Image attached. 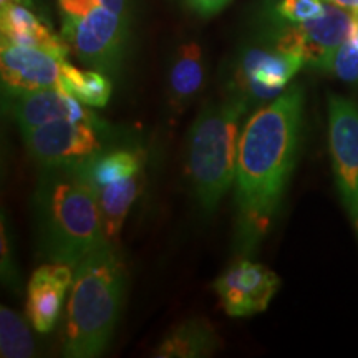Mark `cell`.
<instances>
[{
    "mask_svg": "<svg viewBox=\"0 0 358 358\" xmlns=\"http://www.w3.org/2000/svg\"><path fill=\"white\" fill-rule=\"evenodd\" d=\"M302 115L303 90L295 85L257 110L241 131L234 176L241 256L256 252L272 227L297 161Z\"/></svg>",
    "mask_w": 358,
    "mask_h": 358,
    "instance_id": "6da1fadb",
    "label": "cell"
},
{
    "mask_svg": "<svg viewBox=\"0 0 358 358\" xmlns=\"http://www.w3.org/2000/svg\"><path fill=\"white\" fill-rule=\"evenodd\" d=\"M34 222L48 262L75 267L110 243L88 161L42 166L34 192Z\"/></svg>",
    "mask_w": 358,
    "mask_h": 358,
    "instance_id": "7a4b0ae2",
    "label": "cell"
},
{
    "mask_svg": "<svg viewBox=\"0 0 358 358\" xmlns=\"http://www.w3.org/2000/svg\"><path fill=\"white\" fill-rule=\"evenodd\" d=\"M123 294L124 271L111 243L75 266L66 306L65 357L93 358L105 352L122 310Z\"/></svg>",
    "mask_w": 358,
    "mask_h": 358,
    "instance_id": "3957f363",
    "label": "cell"
},
{
    "mask_svg": "<svg viewBox=\"0 0 358 358\" xmlns=\"http://www.w3.org/2000/svg\"><path fill=\"white\" fill-rule=\"evenodd\" d=\"M248 105L241 96L232 95L206 106L192 124L187 171L196 198L206 211H214L234 185L241 118Z\"/></svg>",
    "mask_w": 358,
    "mask_h": 358,
    "instance_id": "277c9868",
    "label": "cell"
},
{
    "mask_svg": "<svg viewBox=\"0 0 358 358\" xmlns=\"http://www.w3.org/2000/svg\"><path fill=\"white\" fill-rule=\"evenodd\" d=\"M103 123L60 120L42 127L24 129L29 153L40 166L87 163L105 151Z\"/></svg>",
    "mask_w": 358,
    "mask_h": 358,
    "instance_id": "5b68a950",
    "label": "cell"
},
{
    "mask_svg": "<svg viewBox=\"0 0 358 358\" xmlns=\"http://www.w3.org/2000/svg\"><path fill=\"white\" fill-rule=\"evenodd\" d=\"M62 37L83 64L111 71L122 55L124 17L106 7H95L78 17H64Z\"/></svg>",
    "mask_w": 358,
    "mask_h": 358,
    "instance_id": "8992f818",
    "label": "cell"
},
{
    "mask_svg": "<svg viewBox=\"0 0 358 358\" xmlns=\"http://www.w3.org/2000/svg\"><path fill=\"white\" fill-rule=\"evenodd\" d=\"M329 146L340 198L358 237V101L330 96Z\"/></svg>",
    "mask_w": 358,
    "mask_h": 358,
    "instance_id": "52a82bcc",
    "label": "cell"
},
{
    "mask_svg": "<svg viewBox=\"0 0 358 358\" xmlns=\"http://www.w3.org/2000/svg\"><path fill=\"white\" fill-rule=\"evenodd\" d=\"M357 15L327 2L325 12L317 19L289 24L277 38V47L297 53L303 65L324 70L334 52L350 37Z\"/></svg>",
    "mask_w": 358,
    "mask_h": 358,
    "instance_id": "ba28073f",
    "label": "cell"
},
{
    "mask_svg": "<svg viewBox=\"0 0 358 358\" xmlns=\"http://www.w3.org/2000/svg\"><path fill=\"white\" fill-rule=\"evenodd\" d=\"M303 66L297 53L274 48H249L234 73V95L245 101H272L289 87Z\"/></svg>",
    "mask_w": 358,
    "mask_h": 358,
    "instance_id": "9c48e42d",
    "label": "cell"
},
{
    "mask_svg": "<svg viewBox=\"0 0 358 358\" xmlns=\"http://www.w3.org/2000/svg\"><path fill=\"white\" fill-rule=\"evenodd\" d=\"M279 287L275 272L249 257L236 261L214 284L224 310L231 317L264 312Z\"/></svg>",
    "mask_w": 358,
    "mask_h": 358,
    "instance_id": "30bf717a",
    "label": "cell"
},
{
    "mask_svg": "<svg viewBox=\"0 0 358 358\" xmlns=\"http://www.w3.org/2000/svg\"><path fill=\"white\" fill-rule=\"evenodd\" d=\"M69 60L35 47L2 42L0 70L3 93H24L43 88H64Z\"/></svg>",
    "mask_w": 358,
    "mask_h": 358,
    "instance_id": "8fae6325",
    "label": "cell"
},
{
    "mask_svg": "<svg viewBox=\"0 0 358 358\" xmlns=\"http://www.w3.org/2000/svg\"><path fill=\"white\" fill-rule=\"evenodd\" d=\"M3 105L8 115L24 129L71 120V122L101 123V120L82 101L64 88H43L24 93H3Z\"/></svg>",
    "mask_w": 358,
    "mask_h": 358,
    "instance_id": "7c38bea8",
    "label": "cell"
},
{
    "mask_svg": "<svg viewBox=\"0 0 358 358\" xmlns=\"http://www.w3.org/2000/svg\"><path fill=\"white\" fill-rule=\"evenodd\" d=\"M75 267L64 262L43 264L30 277L27 289V317L37 332L47 334L57 325L66 290L71 287Z\"/></svg>",
    "mask_w": 358,
    "mask_h": 358,
    "instance_id": "4fadbf2b",
    "label": "cell"
},
{
    "mask_svg": "<svg viewBox=\"0 0 358 358\" xmlns=\"http://www.w3.org/2000/svg\"><path fill=\"white\" fill-rule=\"evenodd\" d=\"M0 29L2 42L42 48L58 57H69L70 47L65 38L53 32L27 3L12 2L0 6Z\"/></svg>",
    "mask_w": 358,
    "mask_h": 358,
    "instance_id": "5bb4252c",
    "label": "cell"
},
{
    "mask_svg": "<svg viewBox=\"0 0 358 358\" xmlns=\"http://www.w3.org/2000/svg\"><path fill=\"white\" fill-rule=\"evenodd\" d=\"M204 82L203 50L196 42H187L178 48L168 78V98L174 111L181 113L198 95Z\"/></svg>",
    "mask_w": 358,
    "mask_h": 358,
    "instance_id": "9a60e30c",
    "label": "cell"
},
{
    "mask_svg": "<svg viewBox=\"0 0 358 358\" xmlns=\"http://www.w3.org/2000/svg\"><path fill=\"white\" fill-rule=\"evenodd\" d=\"M143 171L110 185L96 187L105 234L111 244L118 239L123 222L138 196L141 194Z\"/></svg>",
    "mask_w": 358,
    "mask_h": 358,
    "instance_id": "2e32d148",
    "label": "cell"
},
{
    "mask_svg": "<svg viewBox=\"0 0 358 358\" xmlns=\"http://www.w3.org/2000/svg\"><path fill=\"white\" fill-rule=\"evenodd\" d=\"M219 345L217 335L206 320L192 319L178 325L156 348L158 358L209 357Z\"/></svg>",
    "mask_w": 358,
    "mask_h": 358,
    "instance_id": "e0dca14e",
    "label": "cell"
},
{
    "mask_svg": "<svg viewBox=\"0 0 358 358\" xmlns=\"http://www.w3.org/2000/svg\"><path fill=\"white\" fill-rule=\"evenodd\" d=\"M143 153L138 148H115L88 161V171L96 187L143 171Z\"/></svg>",
    "mask_w": 358,
    "mask_h": 358,
    "instance_id": "ac0fdd59",
    "label": "cell"
},
{
    "mask_svg": "<svg viewBox=\"0 0 358 358\" xmlns=\"http://www.w3.org/2000/svg\"><path fill=\"white\" fill-rule=\"evenodd\" d=\"M64 90L90 108H103L110 100L113 85L100 70H80L70 64L64 77Z\"/></svg>",
    "mask_w": 358,
    "mask_h": 358,
    "instance_id": "d6986e66",
    "label": "cell"
},
{
    "mask_svg": "<svg viewBox=\"0 0 358 358\" xmlns=\"http://www.w3.org/2000/svg\"><path fill=\"white\" fill-rule=\"evenodd\" d=\"M34 353V335L25 320L12 308H0V355L3 358H29Z\"/></svg>",
    "mask_w": 358,
    "mask_h": 358,
    "instance_id": "ffe728a7",
    "label": "cell"
},
{
    "mask_svg": "<svg viewBox=\"0 0 358 358\" xmlns=\"http://www.w3.org/2000/svg\"><path fill=\"white\" fill-rule=\"evenodd\" d=\"M324 71L335 75L347 83L358 82V17L350 37L334 52L324 66Z\"/></svg>",
    "mask_w": 358,
    "mask_h": 358,
    "instance_id": "44dd1931",
    "label": "cell"
},
{
    "mask_svg": "<svg viewBox=\"0 0 358 358\" xmlns=\"http://www.w3.org/2000/svg\"><path fill=\"white\" fill-rule=\"evenodd\" d=\"M325 8L327 0H279L275 13L287 24H302L320 17Z\"/></svg>",
    "mask_w": 358,
    "mask_h": 358,
    "instance_id": "7402d4cb",
    "label": "cell"
},
{
    "mask_svg": "<svg viewBox=\"0 0 358 358\" xmlns=\"http://www.w3.org/2000/svg\"><path fill=\"white\" fill-rule=\"evenodd\" d=\"M62 17H78L83 15L95 7H106L124 17L127 0H58Z\"/></svg>",
    "mask_w": 358,
    "mask_h": 358,
    "instance_id": "603a6c76",
    "label": "cell"
},
{
    "mask_svg": "<svg viewBox=\"0 0 358 358\" xmlns=\"http://www.w3.org/2000/svg\"><path fill=\"white\" fill-rule=\"evenodd\" d=\"M2 261H0V268H2V280L8 287H19V275H17L15 266L12 261V248L10 239H8L7 229H6V219L2 217Z\"/></svg>",
    "mask_w": 358,
    "mask_h": 358,
    "instance_id": "cb8c5ba5",
    "label": "cell"
},
{
    "mask_svg": "<svg viewBox=\"0 0 358 358\" xmlns=\"http://www.w3.org/2000/svg\"><path fill=\"white\" fill-rule=\"evenodd\" d=\"M187 2L191 3L194 10L203 13V15H213V13L222 10L231 0H187Z\"/></svg>",
    "mask_w": 358,
    "mask_h": 358,
    "instance_id": "d4e9b609",
    "label": "cell"
},
{
    "mask_svg": "<svg viewBox=\"0 0 358 358\" xmlns=\"http://www.w3.org/2000/svg\"><path fill=\"white\" fill-rule=\"evenodd\" d=\"M327 2L334 3V6L345 8V10L352 12L353 15L358 17V0H327Z\"/></svg>",
    "mask_w": 358,
    "mask_h": 358,
    "instance_id": "484cf974",
    "label": "cell"
},
{
    "mask_svg": "<svg viewBox=\"0 0 358 358\" xmlns=\"http://www.w3.org/2000/svg\"><path fill=\"white\" fill-rule=\"evenodd\" d=\"M27 3V6H32V0H0V6H7V3Z\"/></svg>",
    "mask_w": 358,
    "mask_h": 358,
    "instance_id": "4316f807",
    "label": "cell"
}]
</instances>
